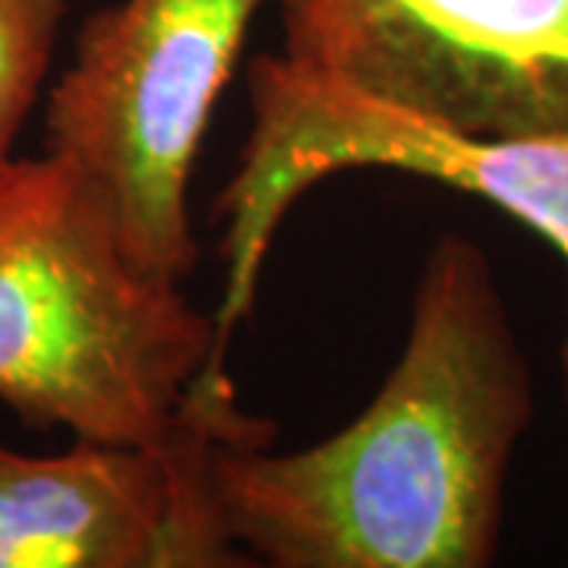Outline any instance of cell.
Instances as JSON below:
<instances>
[{"label": "cell", "mask_w": 568, "mask_h": 568, "mask_svg": "<svg viewBox=\"0 0 568 568\" xmlns=\"http://www.w3.org/2000/svg\"><path fill=\"white\" fill-rule=\"evenodd\" d=\"M275 0H118L77 32L48 92L44 152L80 171L111 209L130 263L183 284L200 263L190 181L209 121Z\"/></svg>", "instance_id": "cell-3"}, {"label": "cell", "mask_w": 568, "mask_h": 568, "mask_svg": "<svg viewBox=\"0 0 568 568\" xmlns=\"http://www.w3.org/2000/svg\"><path fill=\"white\" fill-rule=\"evenodd\" d=\"M530 420L534 376L487 253L443 234L364 414L301 452L219 443L209 493L253 566L487 568Z\"/></svg>", "instance_id": "cell-1"}, {"label": "cell", "mask_w": 568, "mask_h": 568, "mask_svg": "<svg viewBox=\"0 0 568 568\" xmlns=\"http://www.w3.org/2000/svg\"><path fill=\"white\" fill-rule=\"evenodd\" d=\"M297 70L462 136L568 130V0H275Z\"/></svg>", "instance_id": "cell-5"}, {"label": "cell", "mask_w": 568, "mask_h": 568, "mask_svg": "<svg viewBox=\"0 0 568 568\" xmlns=\"http://www.w3.org/2000/svg\"><path fill=\"white\" fill-rule=\"evenodd\" d=\"M215 446L77 439L61 455L0 446V568L253 566L227 540L209 493Z\"/></svg>", "instance_id": "cell-6"}, {"label": "cell", "mask_w": 568, "mask_h": 568, "mask_svg": "<svg viewBox=\"0 0 568 568\" xmlns=\"http://www.w3.org/2000/svg\"><path fill=\"white\" fill-rule=\"evenodd\" d=\"M215 316L130 263L102 193L58 155L0 171V405L32 429L196 452L272 443L224 373Z\"/></svg>", "instance_id": "cell-2"}, {"label": "cell", "mask_w": 568, "mask_h": 568, "mask_svg": "<svg viewBox=\"0 0 568 568\" xmlns=\"http://www.w3.org/2000/svg\"><path fill=\"white\" fill-rule=\"evenodd\" d=\"M70 0H0V171L39 102Z\"/></svg>", "instance_id": "cell-7"}, {"label": "cell", "mask_w": 568, "mask_h": 568, "mask_svg": "<svg viewBox=\"0 0 568 568\" xmlns=\"http://www.w3.org/2000/svg\"><path fill=\"white\" fill-rule=\"evenodd\" d=\"M253 130L241 168L212 203L224 219L227 287L215 313L222 342L256 297L272 237L310 186L351 168H392L499 205L544 234L568 263V130L534 136H462L297 70L282 54L246 67ZM568 407V328L562 345Z\"/></svg>", "instance_id": "cell-4"}]
</instances>
